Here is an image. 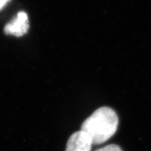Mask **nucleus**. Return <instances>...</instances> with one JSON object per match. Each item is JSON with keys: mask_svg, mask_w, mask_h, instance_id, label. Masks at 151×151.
Segmentation results:
<instances>
[{"mask_svg": "<svg viewBox=\"0 0 151 151\" xmlns=\"http://www.w3.org/2000/svg\"><path fill=\"white\" fill-rule=\"evenodd\" d=\"M10 0H0V11L2 9Z\"/></svg>", "mask_w": 151, "mask_h": 151, "instance_id": "obj_5", "label": "nucleus"}, {"mask_svg": "<svg viewBox=\"0 0 151 151\" xmlns=\"http://www.w3.org/2000/svg\"><path fill=\"white\" fill-rule=\"evenodd\" d=\"M29 27L27 14L24 11H20L11 21L6 24L4 32L6 35L20 37L27 32Z\"/></svg>", "mask_w": 151, "mask_h": 151, "instance_id": "obj_2", "label": "nucleus"}, {"mask_svg": "<svg viewBox=\"0 0 151 151\" xmlns=\"http://www.w3.org/2000/svg\"><path fill=\"white\" fill-rule=\"evenodd\" d=\"M92 145L90 137L81 129L69 137L65 151H91Z\"/></svg>", "mask_w": 151, "mask_h": 151, "instance_id": "obj_3", "label": "nucleus"}, {"mask_svg": "<svg viewBox=\"0 0 151 151\" xmlns=\"http://www.w3.org/2000/svg\"><path fill=\"white\" fill-rule=\"evenodd\" d=\"M95 151H122L121 148L118 145L110 144L108 146H106L103 148H99Z\"/></svg>", "mask_w": 151, "mask_h": 151, "instance_id": "obj_4", "label": "nucleus"}, {"mask_svg": "<svg viewBox=\"0 0 151 151\" xmlns=\"http://www.w3.org/2000/svg\"><path fill=\"white\" fill-rule=\"evenodd\" d=\"M118 117L114 110L104 106L98 109L81 125V130L91 139L93 145L105 143L118 129Z\"/></svg>", "mask_w": 151, "mask_h": 151, "instance_id": "obj_1", "label": "nucleus"}]
</instances>
